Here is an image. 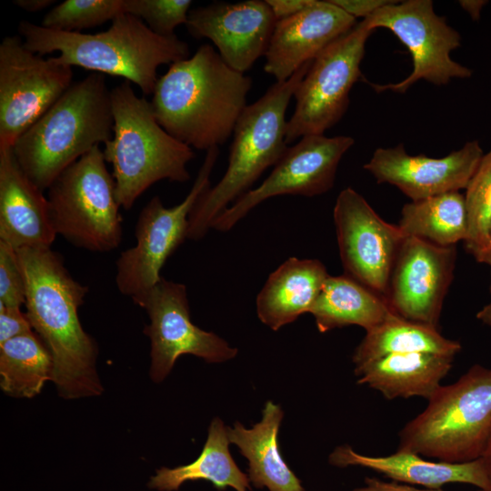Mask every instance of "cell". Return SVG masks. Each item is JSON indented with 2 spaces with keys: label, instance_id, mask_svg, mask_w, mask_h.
<instances>
[{
  "label": "cell",
  "instance_id": "obj_1",
  "mask_svg": "<svg viewBox=\"0 0 491 491\" xmlns=\"http://www.w3.org/2000/svg\"><path fill=\"white\" fill-rule=\"evenodd\" d=\"M16 251L25 282V313L52 355V382L58 395L64 399L100 396L98 346L78 316L88 287L70 275L62 256L51 247Z\"/></svg>",
  "mask_w": 491,
  "mask_h": 491
},
{
  "label": "cell",
  "instance_id": "obj_2",
  "mask_svg": "<svg viewBox=\"0 0 491 491\" xmlns=\"http://www.w3.org/2000/svg\"><path fill=\"white\" fill-rule=\"evenodd\" d=\"M252 79L227 65L208 44L170 65L158 77L151 101L157 123L198 150L225 144L246 107Z\"/></svg>",
  "mask_w": 491,
  "mask_h": 491
},
{
  "label": "cell",
  "instance_id": "obj_3",
  "mask_svg": "<svg viewBox=\"0 0 491 491\" xmlns=\"http://www.w3.org/2000/svg\"><path fill=\"white\" fill-rule=\"evenodd\" d=\"M17 29L30 51L43 56L57 52V59L70 66L124 77L145 95L153 94L160 65L188 58L190 53L176 35H156L129 14L119 15L96 34L56 31L25 20Z\"/></svg>",
  "mask_w": 491,
  "mask_h": 491
},
{
  "label": "cell",
  "instance_id": "obj_4",
  "mask_svg": "<svg viewBox=\"0 0 491 491\" xmlns=\"http://www.w3.org/2000/svg\"><path fill=\"white\" fill-rule=\"evenodd\" d=\"M114 118L103 74L73 83L13 145L28 178L42 191L71 165L112 138Z\"/></svg>",
  "mask_w": 491,
  "mask_h": 491
},
{
  "label": "cell",
  "instance_id": "obj_5",
  "mask_svg": "<svg viewBox=\"0 0 491 491\" xmlns=\"http://www.w3.org/2000/svg\"><path fill=\"white\" fill-rule=\"evenodd\" d=\"M311 63L305 64L288 80L276 82L246 105L233 132L225 175L200 195L190 213L187 239H202L216 217L251 190L265 170L275 166L285 155L288 148L286 109Z\"/></svg>",
  "mask_w": 491,
  "mask_h": 491
},
{
  "label": "cell",
  "instance_id": "obj_6",
  "mask_svg": "<svg viewBox=\"0 0 491 491\" xmlns=\"http://www.w3.org/2000/svg\"><path fill=\"white\" fill-rule=\"evenodd\" d=\"M113 135L103 155L111 164L116 197L131 209L137 198L161 180L190 179L187 164L195 157L190 146L170 135L156 121L151 102L139 97L130 82L111 90Z\"/></svg>",
  "mask_w": 491,
  "mask_h": 491
},
{
  "label": "cell",
  "instance_id": "obj_7",
  "mask_svg": "<svg viewBox=\"0 0 491 491\" xmlns=\"http://www.w3.org/2000/svg\"><path fill=\"white\" fill-rule=\"evenodd\" d=\"M427 401L399 431L396 450L447 463L482 457L491 435V367L474 365Z\"/></svg>",
  "mask_w": 491,
  "mask_h": 491
},
{
  "label": "cell",
  "instance_id": "obj_8",
  "mask_svg": "<svg viewBox=\"0 0 491 491\" xmlns=\"http://www.w3.org/2000/svg\"><path fill=\"white\" fill-rule=\"evenodd\" d=\"M46 197L56 235L73 246L107 253L121 244L122 207L99 145L66 168Z\"/></svg>",
  "mask_w": 491,
  "mask_h": 491
},
{
  "label": "cell",
  "instance_id": "obj_9",
  "mask_svg": "<svg viewBox=\"0 0 491 491\" xmlns=\"http://www.w3.org/2000/svg\"><path fill=\"white\" fill-rule=\"evenodd\" d=\"M372 32L362 20L312 61L294 94L296 107L287 121L286 144L324 135L341 120L349 105V93L362 77L360 65Z\"/></svg>",
  "mask_w": 491,
  "mask_h": 491
},
{
  "label": "cell",
  "instance_id": "obj_10",
  "mask_svg": "<svg viewBox=\"0 0 491 491\" xmlns=\"http://www.w3.org/2000/svg\"><path fill=\"white\" fill-rule=\"evenodd\" d=\"M219 155L218 147L206 151L205 160L186 197L165 207L155 195L141 210L134 246L116 260L115 283L120 293L134 298L161 279L160 272L168 257L187 239L190 213L200 195L211 186L210 175Z\"/></svg>",
  "mask_w": 491,
  "mask_h": 491
},
{
  "label": "cell",
  "instance_id": "obj_11",
  "mask_svg": "<svg viewBox=\"0 0 491 491\" xmlns=\"http://www.w3.org/2000/svg\"><path fill=\"white\" fill-rule=\"evenodd\" d=\"M363 20L373 31L390 30L407 47L413 62L412 72L398 83H370L376 92L405 93L418 80L443 85L453 78L471 77L470 68L451 58L461 45L459 33L436 14L431 0L391 1Z\"/></svg>",
  "mask_w": 491,
  "mask_h": 491
},
{
  "label": "cell",
  "instance_id": "obj_12",
  "mask_svg": "<svg viewBox=\"0 0 491 491\" xmlns=\"http://www.w3.org/2000/svg\"><path fill=\"white\" fill-rule=\"evenodd\" d=\"M72 66L25 47L21 36L0 44V147L15 145L72 85Z\"/></svg>",
  "mask_w": 491,
  "mask_h": 491
},
{
  "label": "cell",
  "instance_id": "obj_13",
  "mask_svg": "<svg viewBox=\"0 0 491 491\" xmlns=\"http://www.w3.org/2000/svg\"><path fill=\"white\" fill-rule=\"evenodd\" d=\"M132 300L149 318L144 334L150 339L149 376L155 383L162 382L183 355H193L207 363H223L237 355L238 350L225 339L192 323L184 284L162 277Z\"/></svg>",
  "mask_w": 491,
  "mask_h": 491
},
{
  "label": "cell",
  "instance_id": "obj_14",
  "mask_svg": "<svg viewBox=\"0 0 491 491\" xmlns=\"http://www.w3.org/2000/svg\"><path fill=\"white\" fill-rule=\"evenodd\" d=\"M345 275L386 298L390 276L406 235L385 221L351 187L336 197L333 211Z\"/></svg>",
  "mask_w": 491,
  "mask_h": 491
},
{
  "label": "cell",
  "instance_id": "obj_15",
  "mask_svg": "<svg viewBox=\"0 0 491 491\" xmlns=\"http://www.w3.org/2000/svg\"><path fill=\"white\" fill-rule=\"evenodd\" d=\"M355 144L347 135L327 137L314 135L301 137L275 165L257 187L246 192L221 213L212 229L231 230L256 205L271 197L284 195L315 196L328 192L343 155Z\"/></svg>",
  "mask_w": 491,
  "mask_h": 491
},
{
  "label": "cell",
  "instance_id": "obj_16",
  "mask_svg": "<svg viewBox=\"0 0 491 491\" xmlns=\"http://www.w3.org/2000/svg\"><path fill=\"white\" fill-rule=\"evenodd\" d=\"M456 248L406 236L397 255L386 300L398 316L438 328L454 276Z\"/></svg>",
  "mask_w": 491,
  "mask_h": 491
},
{
  "label": "cell",
  "instance_id": "obj_17",
  "mask_svg": "<svg viewBox=\"0 0 491 491\" xmlns=\"http://www.w3.org/2000/svg\"><path fill=\"white\" fill-rule=\"evenodd\" d=\"M484 155L476 140L440 158L411 155L399 144L376 148L363 167L378 184H390L417 201L466 189Z\"/></svg>",
  "mask_w": 491,
  "mask_h": 491
},
{
  "label": "cell",
  "instance_id": "obj_18",
  "mask_svg": "<svg viewBox=\"0 0 491 491\" xmlns=\"http://www.w3.org/2000/svg\"><path fill=\"white\" fill-rule=\"evenodd\" d=\"M276 21L266 1L215 2L191 9L185 27L193 37L211 40L224 62L245 74L266 55Z\"/></svg>",
  "mask_w": 491,
  "mask_h": 491
},
{
  "label": "cell",
  "instance_id": "obj_19",
  "mask_svg": "<svg viewBox=\"0 0 491 491\" xmlns=\"http://www.w3.org/2000/svg\"><path fill=\"white\" fill-rule=\"evenodd\" d=\"M356 24L330 0H314L296 15L276 21L265 55V72L276 82L288 80Z\"/></svg>",
  "mask_w": 491,
  "mask_h": 491
},
{
  "label": "cell",
  "instance_id": "obj_20",
  "mask_svg": "<svg viewBox=\"0 0 491 491\" xmlns=\"http://www.w3.org/2000/svg\"><path fill=\"white\" fill-rule=\"evenodd\" d=\"M24 173L13 147H0V240L15 250L51 247L56 237L45 196Z\"/></svg>",
  "mask_w": 491,
  "mask_h": 491
},
{
  "label": "cell",
  "instance_id": "obj_21",
  "mask_svg": "<svg viewBox=\"0 0 491 491\" xmlns=\"http://www.w3.org/2000/svg\"><path fill=\"white\" fill-rule=\"evenodd\" d=\"M328 461L337 467L368 468L391 481L411 486L436 489L446 484L462 483L491 491V476L482 457L465 463H447L399 450L389 456H370L357 453L346 444L336 447Z\"/></svg>",
  "mask_w": 491,
  "mask_h": 491
},
{
  "label": "cell",
  "instance_id": "obj_22",
  "mask_svg": "<svg viewBox=\"0 0 491 491\" xmlns=\"http://www.w3.org/2000/svg\"><path fill=\"white\" fill-rule=\"evenodd\" d=\"M328 276L318 259H286L270 274L257 295L258 318L276 331L310 313Z\"/></svg>",
  "mask_w": 491,
  "mask_h": 491
},
{
  "label": "cell",
  "instance_id": "obj_23",
  "mask_svg": "<svg viewBox=\"0 0 491 491\" xmlns=\"http://www.w3.org/2000/svg\"><path fill=\"white\" fill-rule=\"evenodd\" d=\"M454 356L433 353L386 356L355 367L358 385L378 391L387 400L429 399L453 366Z\"/></svg>",
  "mask_w": 491,
  "mask_h": 491
},
{
  "label": "cell",
  "instance_id": "obj_24",
  "mask_svg": "<svg viewBox=\"0 0 491 491\" xmlns=\"http://www.w3.org/2000/svg\"><path fill=\"white\" fill-rule=\"evenodd\" d=\"M283 416L282 408L267 401L261 421L252 428L235 422L232 428L227 427L228 439L248 460L247 476L255 487L268 491H305L278 447L277 436Z\"/></svg>",
  "mask_w": 491,
  "mask_h": 491
},
{
  "label": "cell",
  "instance_id": "obj_25",
  "mask_svg": "<svg viewBox=\"0 0 491 491\" xmlns=\"http://www.w3.org/2000/svg\"><path fill=\"white\" fill-rule=\"evenodd\" d=\"M392 312L386 298L346 275H329L310 310L320 333L348 326L366 331Z\"/></svg>",
  "mask_w": 491,
  "mask_h": 491
},
{
  "label": "cell",
  "instance_id": "obj_26",
  "mask_svg": "<svg viewBox=\"0 0 491 491\" xmlns=\"http://www.w3.org/2000/svg\"><path fill=\"white\" fill-rule=\"evenodd\" d=\"M227 427L215 417L212 420L205 444L199 456L190 464L176 467L162 466L147 483L150 489L176 491L188 481L205 480L217 489L250 490V481L234 461L229 449Z\"/></svg>",
  "mask_w": 491,
  "mask_h": 491
},
{
  "label": "cell",
  "instance_id": "obj_27",
  "mask_svg": "<svg viewBox=\"0 0 491 491\" xmlns=\"http://www.w3.org/2000/svg\"><path fill=\"white\" fill-rule=\"evenodd\" d=\"M461 348L458 341L445 337L438 328L392 312L382 323L366 331L352 361L357 367L395 354L433 353L455 357Z\"/></svg>",
  "mask_w": 491,
  "mask_h": 491
},
{
  "label": "cell",
  "instance_id": "obj_28",
  "mask_svg": "<svg viewBox=\"0 0 491 491\" xmlns=\"http://www.w3.org/2000/svg\"><path fill=\"white\" fill-rule=\"evenodd\" d=\"M406 236L453 246L467 235L465 197L449 192L404 205L397 224Z\"/></svg>",
  "mask_w": 491,
  "mask_h": 491
},
{
  "label": "cell",
  "instance_id": "obj_29",
  "mask_svg": "<svg viewBox=\"0 0 491 491\" xmlns=\"http://www.w3.org/2000/svg\"><path fill=\"white\" fill-rule=\"evenodd\" d=\"M53 371L52 355L35 331L0 344V387L7 396L35 397Z\"/></svg>",
  "mask_w": 491,
  "mask_h": 491
},
{
  "label": "cell",
  "instance_id": "obj_30",
  "mask_svg": "<svg viewBox=\"0 0 491 491\" xmlns=\"http://www.w3.org/2000/svg\"><path fill=\"white\" fill-rule=\"evenodd\" d=\"M464 197L467 215L464 246L479 262L491 235V150L482 157Z\"/></svg>",
  "mask_w": 491,
  "mask_h": 491
},
{
  "label": "cell",
  "instance_id": "obj_31",
  "mask_svg": "<svg viewBox=\"0 0 491 491\" xmlns=\"http://www.w3.org/2000/svg\"><path fill=\"white\" fill-rule=\"evenodd\" d=\"M124 12V0H65L45 14L41 25L77 32L113 21Z\"/></svg>",
  "mask_w": 491,
  "mask_h": 491
},
{
  "label": "cell",
  "instance_id": "obj_32",
  "mask_svg": "<svg viewBox=\"0 0 491 491\" xmlns=\"http://www.w3.org/2000/svg\"><path fill=\"white\" fill-rule=\"evenodd\" d=\"M191 5L190 0H124V12L142 20L156 35L171 36L177 26L186 24Z\"/></svg>",
  "mask_w": 491,
  "mask_h": 491
},
{
  "label": "cell",
  "instance_id": "obj_33",
  "mask_svg": "<svg viewBox=\"0 0 491 491\" xmlns=\"http://www.w3.org/2000/svg\"><path fill=\"white\" fill-rule=\"evenodd\" d=\"M25 300V282L17 251L0 240V304L21 307Z\"/></svg>",
  "mask_w": 491,
  "mask_h": 491
},
{
  "label": "cell",
  "instance_id": "obj_34",
  "mask_svg": "<svg viewBox=\"0 0 491 491\" xmlns=\"http://www.w3.org/2000/svg\"><path fill=\"white\" fill-rule=\"evenodd\" d=\"M34 332L25 312L21 307L5 306L0 304V344L23 335Z\"/></svg>",
  "mask_w": 491,
  "mask_h": 491
},
{
  "label": "cell",
  "instance_id": "obj_35",
  "mask_svg": "<svg viewBox=\"0 0 491 491\" xmlns=\"http://www.w3.org/2000/svg\"><path fill=\"white\" fill-rule=\"evenodd\" d=\"M331 3L337 5L346 13L355 17L370 16L377 9L389 4L391 0H330Z\"/></svg>",
  "mask_w": 491,
  "mask_h": 491
},
{
  "label": "cell",
  "instance_id": "obj_36",
  "mask_svg": "<svg viewBox=\"0 0 491 491\" xmlns=\"http://www.w3.org/2000/svg\"><path fill=\"white\" fill-rule=\"evenodd\" d=\"M351 491H444L441 488H426L394 481L381 480L376 477H365L364 485Z\"/></svg>",
  "mask_w": 491,
  "mask_h": 491
},
{
  "label": "cell",
  "instance_id": "obj_37",
  "mask_svg": "<svg viewBox=\"0 0 491 491\" xmlns=\"http://www.w3.org/2000/svg\"><path fill=\"white\" fill-rule=\"evenodd\" d=\"M276 20L296 15L309 6L314 0H266Z\"/></svg>",
  "mask_w": 491,
  "mask_h": 491
},
{
  "label": "cell",
  "instance_id": "obj_38",
  "mask_svg": "<svg viewBox=\"0 0 491 491\" xmlns=\"http://www.w3.org/2000/svg\"><path fill=\"white\" fill-rule=\"evenodd\" d=\"M15 5L21 9L29 12L35 13L45 9L55 3L54 0H15L13 2Z\"/></svg>",
  "mask_w": 491,
  "mask_h": 491
},
{
  "label": "cell",
  "instance_id": "obj_39",
  "mask_svg": "<svg viewBox=\"0 0 491 491\" xmlns=\"http://www.w3.org/2000/svg\"><path fill=\"white\" fill-rule=\"evenodd\" d=\"M459 4L462 8L470 15L472 19L476 20L480 17V12L482 10V7L486 4V1L466 0L459 1Z\"/></svg>",
  "mask_w": 491,
  "mask_h": 491
},
{
  "label": "cell",
  "instance_id": "obj_40",
  "mask_svg": "<svg viewBox=\"0 0 491 491\" xmlns=\"http://www.w3.org/2000/svg\"><path fill=\"white\" fill-rule=\"evenodd\" d=\"M476 318L486 326L491 327V301L477 312Z\"/></svg>",
  "mask_w": 491,
  "mask_h": 491
},
{
  "label": "cell",
  "instance_id": "obj_41",
  "mask_svg": "<svg viewBox=\"0 0 491 491\" xmlns=\"http://www.w3.org/2000/svg\"><path fill=\"white\" fill-rule=\"evenodd\" d=\"M482 458L484 459L486 466L487 467V470L489 472V475L491 476V435H490L488 443L486 445V450L482 456Z\"/></svg>",
  "mask_w": 491,
  "mask_h": 491
},
{
  "label": "cell",
  "instance_id": "obj_42",
  "mask_svg": "<svg viewBox=\"0 0 491 491\" xmlns=\"http://www.w3.org/2000/svg\"><path fill=\"white\" fill-rule=\"evenodd\" d=\"M479 263H484L491 266V235H490L488 246L485 253L483 254L481 259L479 260Z\"/></svg>",
  "mask_w": 491,
  "mask_h": 491
},
{
  "label": "cell",
  "instance_id": "obj_43",
  "mask_svg": "<svg viewBox=\"0 0 491 491\" xmlns=\"http://www.w3.org/2000/svg\"><path fill=\"white\" fill-rule=\"evenodd\" d=\"M490 293H491V284H490Z\"/></svg>",
  "mask_w": 491,
  "mask_h": 491
},
{
  "label": "cell",
  "instance_id": "obj_44",
  "mask_svg": "<svg viewBox=\"0 0 491 491\" xmlns=\"http://www.w3.org/2000/svg\"><path fill=\"white\" fill-rule=\"evenodd\" d=\"M478 491H483V490H478Z\"/></svg>",
  "mask_w": 491,
  "mask_h": 491
}]
</instances>
